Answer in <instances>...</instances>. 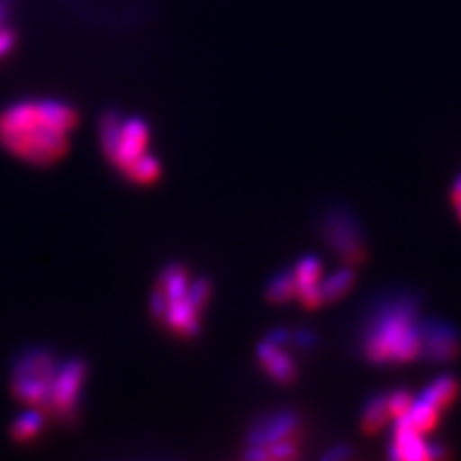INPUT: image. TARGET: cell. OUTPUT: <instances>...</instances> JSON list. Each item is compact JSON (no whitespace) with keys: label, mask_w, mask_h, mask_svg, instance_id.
Returning <instances> with one entry per match:
<instances>
[{"label":"cell","mask_w":461,"mask_h":461,"mask_svg":"<svg viewBox=\"0 0 461 461\" xmlns=\"http://www.w3.org/2000/svg\"><path fill=\"white\" fill-rule=\"evenodd\" d=\"M283 346L285 344H277L264 339L258 346V359L273 379L288 384L296 377V364L294 359L283 350Z\"/></svg>","instance_id":"10"},{"label":"cell","mask_w":461,"mask_h":461,"mask_svg":"<svg viewBox=\"0 0 461 461\" xmlns=\"http://www.w3.org/2000/svg\"><path fill=\"white\" fill-rule=\"evenodd\" d=\"M86 377H89V369L81 359H62V367L47 406V417H56V420L76 417L86 386Z\"/></svg>","instance_id":"6"},{"label":"cell","mask_w":461,"mask_h":461,"mask_svg":"<svg viewBox=\"0 0 461 461\" xmlns=\"http://www.w3.org/2000/svg\"><path fill=\"white\" fill-rule=\"evenodd\" d=\"M16 47V27L12 20L10 0H0V60Z\"/></svg>","instance_id":"14"},{"label":"cell","mask_w":461,"mask_h":461,"mask_svg":"<svg viewBox=\"0 0 461 461\" xmlns=\"http://www.w3.org/2000/svg\"><path fill=\"white\" fill-rule=\"evenodd\" d=\"M352 456V450L348 448V446H340V448H333L330 452L325 454V459H344V457H350Z\"/></svg>","instance_id":"21"},{"label":"cell","mask_w":461,"mask_h":461,"mask_svg":"<svg viewBox=\"0 0 461 461\" xmlns=\"http://www.w3.org/2000/svg\"><path fill=\"white\" fill-rule=\"evenodd\" d=\"M77 122L64 100H20L0 112V144L27 164L50 166L68 152Z\"/></svg>","instance_id":"1"},{"label":"cell","mask_w":461,"mask_h":461,"mask_svg":"<svg viewBox=\"0 0 461 461\" xmlns=\"http://www.w3.org/2000/svg\"><path fill=\"white\" fill-rule=\"evenodd\" d=\"M100 144L108 162L135 185H154L162 164L152 150V129L139 115L106 113L100 122Z\"/></svg>","instance_id":"3"},{"label":"cell","mask_w":461,"mask_h":461,"mask_svg":"<svg viewBox=\"0 0 461 461\" xmlns=\"http://www.w3.org/2000/svg\"><path fill=\"white\" fill-rule=\"evenodd\" d=\"M49 417L39 411V410H33L29 408L25 413H22L16 421H14L12 425V435L14 438H16L18 442H29L33 440L39 432L42 430V427H45Z\"/></svg>","instance_id":"12"},{"label":"cell","mask_w":461,"mask_h":461,"mask_svg":"<svg viewBox=\"0 0 461 461\" xmlns=\"http://www.w3.org/2000/svg\"><path fill=\"white\" fill-rule=\"evenodd\" d=\"M294 294H296V279L293 271L279 273V276L266 288V296L269 302H273V304H283V302L291 300Z\"/></svg>","instance_id":"15"},{"label":"cell","mask_w":461,"mask_h":461,"mask_svg":"<svg viewBox=\"0 0 461 461\" xmlns=\"http://www.w3.org/2000/svg\"><path fill=\"white\" fill-rule=\"evenodd\" d=\"M210 296L208 279L194 276L183 264H169L156 277L150 300L152 315L173 337L193 339L200 333Z\"/></svg>","instance_id":"2"},{"label":"cell","mask_w":461,"mask_h":461,"mask_svg":"<svg viewBox=\"0 0 461 461\" xmlns=\"http://www.w3.org/2000/svg\"><path fill=\"white\" fill-rule=\"evenodd\" d=\"M293 340L302 346V348H310V346L315 344V337L310 333V330H298V333L293 337Z\"/></svg>","instance_id":"19"},{"label":"cell","mask_w":461,"mask_h":461,"mask_svg":"<svg viewBox=\"0 0 461 461\" xmlns=\"http://www.w3.org/2000/svg\"><path fill=\"white\" fill-rule=\"evenodd\" d=\"M364 354L375 364H400L421 356V323L411 298L386 300L371 315Z\"/></svg>","instance_id":"4"},{"label":"cell","mask_w":461,"mask_h":461,"mask_svg":"<svg viewBox=\"0 0 461 461\" xmlns=\"http://www.w3.org/2000/svg\"><path fill=\"white\" fill-rule=\"evenodd\" d=\"M323 235L329 242V247L333 249L346 264H362L367 252L364 247L362 229H359L357 221L352 213L335 210L325 218Z\"/></svg>","instance_id":"8"},{"label":"cell","mask_w":461,"mask_h":461,"mask_svg":"<svg viewBox=\"0 0 461 461\" xmlns=\"http://www.w3.org/2000/svg\"><path fill=\"white\" fill-rule=\"evenodd\" d=\"M300 420L293 411H277L258 420L247 435V459H267V450L281 442H298Z\"/></svg>","instance_id":"7"},{"label":"cell","mask_w":461,"mask_h":461,"mask_svg":"<svg viewBox=\"0 0 461 461\" xmlns=\"http://www.w3.org/2000/svg\"><path fill=\"white\" fill-rule=\"evenodd\" d=\"M452 202H454V206H456L457 215L461 220V173H459V177L456 179V183L452 186Z\"/></svg>","instance_id":"20"},{"label":"cell","mask_w":461,"mask_h":461,"mask_svg":"<svg viewBox=\"0 0 461 461\" xmlns=\"http://www.w3.org/2000/svg\"><path fill=\"white\" fill-rule=\"evenodd\" d=\"M388 417H391V413H388L386 396L369 398V402L364 408V413H362L364 432H367V435H375V432H379L384 427Z\"/></svg>","instance_id":"13"},{"label":"cell","mask_w":461,"mask_h":461,"mask_svg":"<svg viewBox=\"0 0 461 461\" xmlns=\"http://www.w3.org/2000/svg\"><path fill=\"white\" fill-rule=\"evenodd\" d=\"M457 393H459V383L452 377V375H440L438 379H435L425 388L420 398L430 403L432 408L442 411L456 400Z\"/></svg>","instance_id":"11"},{"label":"cell","mask_w":461,"mask_h":461,"mask_svg":"<svg viewBox=\"0 0 461 461\" xmlns=\"http://www.w3.org/2000/svg\"><path fill=\"white\" fill-rule=\"evenodd\" d=\"M62 359L47 350H32L18 357L12 371V391L27 408L47 415L54 383L60 373Z\"/></svg>","instance_id":"5"},{"label":"cell","mask_w":461,"mask_h":461,"mask_svg":"<svg viewBox=\"0 0 461 461\" xmlns=\"http://www.w3.org/2000/svg\"><path fill=\"white\" fill-rule=\"evenodd\" d=\"M321 271H323V267H321L320 259H317V258L308 256V258L302 259V262L293 271L294 273V279H296V288L320 283Z\"/></svg>","instance_id":"17"},{"label":"cell","mask_w":461,"mask_h":461,"mask_svg":"<svg viewBox=\"0 0 461 461\" xmlns=\"http://www.w3.org/2000/svg\"><path fill=\"white\" fill-rule=\"evenodd\" d=\"M354 285V271L352 269H340L333 276H329L321 285V294L325 302H333L340 298L344 293L350 291V286Z\"/></svg>","instance_id":"16"},{"label":"cell","mask_w":461,"mask_h":461,"mask_svg":"<svg viewBox=\"0 0 461 461\" xmlns=\"http://www.w3.org/2000/svg\"><path fill=\"white\" fill-rule=\"evenodd\" d=\"M459 352L456 329L444 321L421 323V354L432 362H448Z\"/></svg>","instance_id":"9"},{"label":"cell","mask_w":461,"mask_h":461,"mask_svg":"<svg viewBox=\"0 0 461 461\" xmlns=\"http://www.w3.org/2000/svg\"><path fill=\"white\" fill-rule=\"evenodd\" d=\"M413 396L406 391H394L393 394L386 396V406H388V413H391V417H400V415H406L408 410L411 408L413 403Z\"/></svg>","instance_id":"18"}]
</instances>
